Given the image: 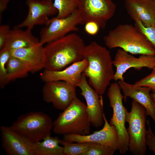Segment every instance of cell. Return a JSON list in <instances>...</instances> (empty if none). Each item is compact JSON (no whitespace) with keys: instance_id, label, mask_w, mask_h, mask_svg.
<instances>
[{"instance_id":"cell-15","label":"cell","mask_w":155,"mask_h":155,"mask_svg":"<svg viewBox=\"0 0 155 155\" xmlns=\"http://www.w3.org/2000/svg\"><path fill=\"white\" fill-rule=\"evenodd\" d=\"M2 146L8 155H33V143L12 129L10 126L0 127Z\"/></svg>"},{"instance_id":"cell-2","label":"cell","mask_w":155,"mask_h":155,"mask_svg":"<svg viewBox=\"0 0 155 155\" xmlns=\"http://www.w3.org/2000/svg\"><path fill=\"white\" fill-rule=\"evenodd\" d=\"M85 45L78 34H69L49 42L44 46V69L62 70L82 60Z\"/></svg>"},{"instance_id":"cell-1","label":"cell","mask_w":155,"mask_h":155,"mask_svg":"<svg viewBox=\"0 0 155 155\" xmlns=\"http://www.w3.org/2000/svg\"><path fill=\"white\" fill-rule=\"evenodd\" d=\"M83 59L88 63L83 73L88 78L89 85L102 96L113 80L115 73L110 51L97 42H92L85 45Z\"/></svg>"},{"instance_id":"cell-17","label":"cell","mask_w":155,"mask_h":155,"mask_svg":"<svg viewBox=\"0 0 155 155\" xmlns=\"http://www.w3.org/2000/svg\"><path fill=\"white\" fill-rule=\"evenodd\" d=\"M117 82L123 93L124 101L129 97L139 103L145 108L155 124V104L151 96L150 89L130 84L124 80H119Z\"/></svg>"},{"instance_id":"cell-23","label":"cell","mask_w":155,"mask_h":155,"mask_svg":"<svg viewBox=\"0 0 155 155\" xmlns=\"http://www.w3.org/2000/svg\"><path fill=\"white\" fill-rule=\"evenodd\" d=\"M95 143L71 142L63 139L60 140V144L63 148L64 155H84Z\"/></svg>"},{"instance_id":"cell-31","label":"cell","mask_w":155,"mask_h":155,"mask_svg":"<svg viewBox=\"0 0 155 155\" xmlns=\"http://www.w3.org/2000/svg\"><path fill=\"white\" fill-rule=\"evenodd\" d=\"M84 29L86 32L91 35H94L98 32L100 28L98 24L94 21H89L85 24Z\"/></svg>"},{"instance_id":"cell-7","label":"cell","mask_w":155,"mask_h":155,"mask_svg":"<svg viewBox=\"0 0 155 155\" xmlns=\"http://www.w3.org/2000/svg\"><path fill=\"white\" fill-rule=\"evenodd\" d=\"M121 90L118 82H115L110 85L107 94L113 111L109 123L116 129L118 138V150L121 154H124L129 150V137L125 126L127 110L123 104L124 96Z\"/></svg>"},{"instance_id":"cell-32","label":"cell","mask_w":155,"mask_h":155,"mask_svg":"<svg viewBox=\"0 0 155 155\" xmlns=\"http://www.w3.org/2000/svg\"><path fill=\"white\" fill-rule=\"evenodd\" d=\"M11 0H0V22H2L3 13L7 8V5Z\"/></svg>"},{"instance_id":"cell-9","label":"cell","mask_w":155,"mask_h":155,"mask_svg":"<svg viewBox=\"0 0 155 155\" xmlns=\"http://www.w3.org/2000/svg\"><path fill=\"white\" fill-rule=\"evenodd\" d=\"M80 24H83V22L78 9L66 17H54L49 19L46 26L40 31L39 42L44 45L62 38L71 32L77 31L79 30L77 26Z\"/></svg>"},{"instance_id":"cell-33","label":"cell","mask_w":155,"mask_h":155,"mask_svg":"<svg viewBox=\"0 0 155 155\" xmlns=\"http://www.w3.org/2000/svg\"><path fill=\"white\" fill-rule=\"evenodd\" d=\"M151 97L155 104V93H152L150 94Z\"/></svg>"},{"instance_id":"cell-18","label":"cell","mask_w":155,"mask_h":155,"mask_svg":"<svg viewBox=\"0 0 155 155\" xmlns=\"http://www.w3.org/2000/svg\"><path fill=\"white\" fill-rule=\"evenodd\" d=\"M127 13L135 22L140 21L145 26L155 22V1L152 0H124Z\"/></svg>"},{"instance_id":"cell-12","label":"cell","mask_w":155,"mask_h":155,"mask_svg":"<svg viewBox=\"0 0 155 155\" xmlns=\"http://www.w3.org/2000/svg\"><path fill=\"white\" fill-rule=\"evenodd\" d=\"M113 62L116 68L113 80L115 81L123 80L124 74L130 68H133L140 70L145 67L152 69L155 66V56L141 55L138 57H136L119 48Z\"/></svg>"},{"instance_id":"cell-26","label":"cell","mask_w":155,"mask_h":155,"mask_svg":"<svg viewBox=\"0 0 155 155\" xmlns=\"http://www.w3.org/2000/svg\"><path fill=\"white\" fill-rule=\"evenodd\" d=\"M115 151L109 146L95 143L84 155H112Z\"/></svg>"},{"instance_id":"cell-27","label":"cell","mask_w":155,"mask_h":155,"mask_svg":"<svg viewBox=\"0 0 155 155\" xmlns=\"http://www.w3.org/2000/svg\"><path fill=\"white\" fill-rule=\"evenodd\" d=\"M135 23V26L146 36L155 48V22L148 26H144L140 21Z\"/></svg>"},{"instance_id":"cell-6","label":"cell","mask_w":155,"mask_h":155,"mask_svg":"<svg viewBox=\"0 0 155 155\" xmlns=\"http://www.w3.org/2000/svg\"><path fill=\"white\" fill-rule=\"evenodd\" d=\"M147 113L141 105L133 100L131 111L126 113V122L128 123L127 129L129 137V150L134 155H144L146 152V137Z\"/></svg>"},{"instance_id":"cell-16","label":"cell","mask_w":155,"mask_h":155,"mask_svg":"<svg viewBox=\"0 0 155 155\" xmlns=\"http://www.w3.org/2000/svg\"><path fill=\"white\" fill-rule=\"evenodd\" d=\"M88 64L87 61L83 59L61 70L52 71L44 69L40 74V78L44 82L61 81L76 87L80 81L83 71Z\"/></svg>"},{"instance_id":"cell-4","label":"cell","mask_w":155,"mask_h":155,"mask_svg":"<svg viewBox=\"0 0 155 155\" xmlns=\"http://www.w3.org/2000/svg\"><path fill=\"white\" fill-rule=\"evenodd\" d=\"M91 124L86 105L76 97L53 122V132L57 134H90Z\"/></svg>"},{"instance_id":"cell-13","label":"cell","mask_w":155,"mask_h":155,"mask_svg":"<svg viewBox=\"0 0 155 155\" xmlns=\"http://www.w3.org/2000/svg\"><path fill=\"white\" fill-rule=\"evenodd\" d=\"M76 87L80 88L81 91L80 94L86 100L91 125L95 127H101L104 123L102 96L99 95L89 85L83 73Z\"/></svg>"},{"instance_id":"cell-29","label":"cell","mask_w":155,"mask_h":155,"mask_svg":"<svg viewBox=\"0 0 155 155\" xmlns=\"http://www.w3.org/2000/svg\"><path fill=\"white\" fill-rule=\"evenodd\" d=\"M11 30L8 25L0 26V50L6 46L9 38Z\"/></svg>"},{"instance_id":"cell-30","label":"cell","mask_w":155,"mask_h":155,"mask_svg":"<svg viewBox=\"0 0 155 155\" xmlns=\"http://www.w3.org/2000/svg\"><path fill=\"white\" fill-rule=\"evenodd\" d=\"M148 129L146 137V146L151 151L155 154V136L151 129L150 121L148 120L146 121Z\"/></svg>"},{"instance_id":"cell-28","label":"cell","mask_w":155,"mask_h":155,"mask_svg":"<svg viewBox=\"0 0 155 155\" xmlns=\"http://www.w3.org/2000/svg\"><path fill=\"white\" fill-rule=\"evenodd\" d=\"M135 85L149 88L152 93H155V66L149 75L136 82Z\"/></svg>"},{"instance_id":"cell-21","label":"cell","mask_w":155,"mask_h":155,"mask_svg":"<svg viewBox=\"0 0 155 155\" xmlns=\"http://www.w3.org/2000/svg\"><path fill=\"white\" fill-rule=\"evenodd\" d=\"M60 140L57 137L49 135L40 141L33 143V155H64Z\"/></svg>"},{"instance_id":"cell-22","label":"cell","mask_w":155,"mask_h":155,"mask_svg":"<svg viewBox=\"0 0 155 155\" xmlns=\"http://www.w3.org/2000/svg\"><path fill=\"white\" fill-rule=\"evenodd\" d=\"M6 71L8 83L17 79L24 78L30 72L23 62L11 56L7 63Z\"/></svg>"},{"instance_id":"cell-11","label":"cell","mask_w":155,"mask_h":155,"mask_svg":"<svg viewBox=\"0 0 155 155\" xmlns=\"http://www.w3.org/2000/svg\"><path fill=\"white\" fill-rule=\"evenodd\" d=\"M28 12L24 20L14 28H26L32 29L35 26L46 24L49 17L58 13L53 0H26Z\"/></svg>"},{"instance_id":"cell-10","label":"cell","mask_w":155,"mask_h":155,"mask_svg":"<svg viewBox=\"0 0 155 155\" xmlns=\"http://www.w3.org/2000/svg\"><path fill=\"white\" fill-rule=\"evenodd\" d=\"M76 87L63 81L45 82L42 90L43 100L56 109L63 111L77 97Z\"/></svg>"},{"instance_id":"cell-14","label":"cell","mask_w":155,"mask_h":155,"mask_svg":"<svg viewBox=\"0 0 155 155\" xmlns=\"http://www.w3.org/2000/svg\"><path fill=\"white\" fill-rule=\"evenodd\" d=\"M104 123L100 130L85 135H65L63 139L74 142H92L109 146L115 151L118 150L119 141L116 129L109 123L104 114Z\"/></svg>"},{"instance_id":"cell-8","label":"cell","mask_w":155,"mask_h":155,"mask_svg":"<svg viewBox=\"0 0 155 155\" xmlns=\"http://www.w3.org/2000/svg\"><path fill=\"white\" fill-rule=\"evenodd\" d=\"M78 10L83 24L89 21L96 23L104 29L114 16L116 6L112 0H78Z\"/></svg>"},{"instance_id":"cell-3","label":"cell","mask_w":155,"mask_h":155,"mask_svg":"<svg viewBox=\"0 0 155 155\" xmlns=\"http://www.w3.org/2000/svg\"><path fill=\"white\" fill-rule=\"evenodd\" d=\"M110 49L119 48L132 54L155 56V48L146 36L135 26L117 25L104 37Z\"/></svg>"},{"instance_id":"cell-24","label":"cell","mask_w":155,"mask_h":155,"mask_svg":"<svg viewBox=\"0 0 155 155\" xmlns=\"http://www.w3.org/2000/svg\"><path fill=\"white\" fill-rule=\"evenodd\" d=\"M53 5L58 11L56 18L69 16L78 9V0H54Z\"/></svg>"},{"instance_id":"cell-19","label":"cell","mask_w":155,"mask_h":155,"mask_svg":"<svg viewBox=\"0 0 155 155\" xmlns=\"http://www.w3.org/2000/svg\"><path fill=\"white\" fill-rule=\"evenodd\" d=\"M44 47L39 42L29 47L11 50V55L23 62L30 72L35 73L44 69Z\"/></svg>"},{"instance_id":"cell-25","label":"cell","mask_w":155,"mask_h":155,"mask_svg":"<svg viewBox=\"0 0 155 155\" xmlns=\"http://www.w3.org/2000/svg\"><path fill=\"white\" fill-rule=\"evenodd\" d=\"M11 50L6 47L0 50V85L3 88L8 84L6 66L11 57Z\"/></svg>"},{"instance_id":"cell-5","label":"cell","mask_w":155,"mask_h":155,"mask_svg":"<svg viewBox=\"0 0 155 155\" xmlns=\"http://www.w3.org/2000/svg\"><path fill=\"white\" fill-rule=\"evenodd\" d=\"M53 122L49 115L42 112H30L19 116L10 127L30 142L34 143L51 135Z\"/></svg>"},{"instance_id":"cell-20","label":"cell","mask_w":155,"mask_h":155,"mask_svg":"<svg viewBox=\"0 0 155 155\" xmlns=\"http://www.w3.org/2000/svg\"><path fill=\"white\" fill-rule=\"evenodd\" d=\"M39 42V40L34 36L32 29L25 30L20 28L11 30L8 41L4 47L10 50L27 47Z\"/></svg>"},{"instance_id":"cell-34","label":"cell","mask_w":155,"mask_h":155,"mask_svg":"<svg viewBox=\"0 0 155 155\" xmlns=\"http://www.w3.org/2000/svg\"><path fill=\"white\" fill-rule=\"evenodd\" d=\"M153 0L154 1H155V0Z\"/></svg>"}]
</instances>
